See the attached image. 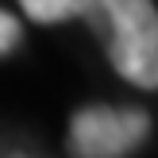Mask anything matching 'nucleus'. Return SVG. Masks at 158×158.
<instances>
[{"mask_svg":"<svg viewBox=\"0 0 158 158\" xmlns=\"http://www.w3.org/2000/svg\"><path fill=\"white\" fill-rule=\"evenodd\" d=\"M97 23L112 69L135 89H158V8L154 0H93Z\"/></svg>","mask_w":158,"mask_h":158,"instance_id":"obj_1","label":"nucleus"},{"mask_svg":"<svg viewBox=\"0 0 158 158\" xmlns=\"http://www.w3.org/2000/svg\"><path fill=\"white\" fill-rule=\"evenodd\" d=\"M19 8L35 23H66V19H85L93 12V0H19Z\"/></svg>","mask_w":158,"mask_h":158,"instance_id":"obj_3","label":"nucleus"},{"mask_svg":"<svg viewBox=\"0 0 158 158\" xmlns=\"http://www.w3.org/2000/svg\"><path fill=\"white\" fill-rule=\"evenodd\" d=\"M151 135V116L143 108L85 104L69 116L66 151L69 158H127Z\"/></svg>","mask_w":158,"mask_h":158,"instance_id":"obj_2","label":"nucleus"},{"mask_svg":"<svg viewBox=\"0 0 158 158\" xmlns=\"http://www.w3.org/2000/svg\"><path fill=\"white\" fill-rule=\"evenodd\" d=\"M19 43H23V23L15 19L12 12H4V8H0V58H4V54H12Z\"/></svg>","mask_w":158,"mask_h":158,"instance_id":"obj_4","label":"nucleus"}]
</instances>
